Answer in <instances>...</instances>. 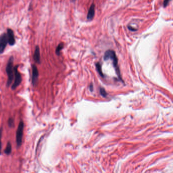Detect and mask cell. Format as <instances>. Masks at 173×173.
Instances as JSON below:
<instances>
[{
    "mask_svg": "<svg viewBox=\"0 0 173 173\" xmlns=\"http://www.w3.org/2000/svg\"><path fill=\"white\" fill-rule=\"evenodd\" d=\"M18 65H16L15 67H14V81L11 86L12 90H15L21 84L22 82L21 75L18 70Z\"/></svg>",
    "mask_w": 173,
    "mask_h": 173,
    "instance_id": "obj_4",
    "label": "cell"
},
{
    "mask_svg": "<svg viewBox=\"0 0 173 173\" xmlns=\"http://www.w3.org/2000/svg\"><path fill=\"white\" fill-rule=\"evenodd\" d=\"M7 35L9 45L10 46H14L16 43V40L13 31L10 28L7 29Z\"/></svg>",
    "mask_w": 173,
    "mask_h": 173,
    "instance_id": "obj_7",
    "label": "cell"
},
{
    "mask_svg": "<svg viewBox=\"0 0 173 173\" xmlns=\"http://www.w3.org/2000/svg\"><path fill=\"white\" fill-rule=\"evenodd\" d=\"M23 129L24 123L22 121H20L19 123V125L16 134V141L17 147H20L22 144Z\"/></svg>",
    "mask_w": 173,
    "mask_h": 173,
    "instance_id": "obj_3",
    "label": "cell"
},
{
    "mask_svg": "<svg viewBox=\"0 0 173 173\" xmlns=\"http://www.w3.org/2000/svg\"><path fill=\"white\" fill-rule=\"evenodd\" d=\"M104 59L105 61L108 60H111L113 61V66L114 67V68L115 69L116 72L117 74V75L119 78H120V71L118 65V60L117 58V56L116 55L115 52L114 51L112 50H108L106 51L105 53V55L104 57Z\"/></svg>",
    "mask_w": 173,
    "mask_h": 173,
    "instance_id": "obj_2",
    "label": "cell"
},
{
    "mask_svg": "<svg viewBox=\"0 0 173 173\" xmlns=\"http://www.w3.org/2000/svg\"><path fill=\"white\" fill-rule=\"evenodd\" d=\"M8 43L7 33H3L0 35V54L4 53Z\"/></svg>",
    "mask_w": 173,
    "mask_h": 173,
    "instance_id": "obj_5",
    "label": "cell"
},
{
    "mask_svg": "<svg viewBox=\"0 0 173 173\" xmlns=\"http://www.w3.org/2000/svg\"><path fill=\"white\" fill-rule=\"evenodd\" d=\"M64 43L63 42L60 43L57 46L56 48V50H55V53L57 55H60V53L61 50L62 49L64 48Z\"/></svg>",
    "mask_w": 173,
    "mask_h": 173,
    "instance_id": "obj_11",
    "label": "cell"
},
{
    "mask_svg": "<svg viewBox=\"0 0 173 173\" xmlns=\"http://www.w3.org/2000/svg\"><path fill=\"white\" fill-rule=\"evenodd\" d=\"M169 2V0H164L163 2V7H166Z\"/></svg>",
    "mask_w": 173,
    "mask_h": 173,
    "instance_id": "obj_16",
    "label": "cell"
},
{
    "mask_svg": "<svg viewBox=\"0 0 173 173\" xmlns=\"http://www.w3.org/2000/svg\"><path fill=\"white\" fill-rule=\"evenodd\" d=\"M32 83L33 86H35L38 82L39 77V71L37 66L35 65H32Z\"/></svg>",
    "mask_w": 173,
    "mask_h": 173,
    "instance_id": "obj_6",
    "label": "cell"
},
{
    "mask_svg": "<svg viewBox=\"0 0 173 173\" xmlns=\"http://www.w3.org/2000/svg\"><path fill=\"white\" fill-rule=\"evenodd\" d=\"M75 1H76V0H72V2H75Z\"/></svg>",
    "mask_w": 173,
    "mask_h": 173,
    "instance_id": "obj_18",
    "label": "cell"
},
{
    "mask_svg": "<svg viewBox=\"0 0 173 173\" xmlns=\"http://www.w3.org/2000/svg\"><path fill=\"white\" fill-rule=\"evenodd\" d=\"M33 59L34 61L38 64H41V59H40V48L38 45H36L35 48V50L33 55Z\"/></svg>",
    "mask_w": 173,
    "mask_h": 173,
    "instance_id": "obj_8",
    "label": "cell"
},
{
    "mask_svg": "<svg viewBox=\"0 0 173 173\" xmlns=\"http://www.w3.org/2000/svg\"><path fill=\"white\" fill-rule=\"evenodd\" d=\"M96 69H97V71L98 72V73H99L100 74V75L102 76V77H103V74L102 73V67H101V64L99 63H97L96 64Z\"/></svg>",
    "mask_w": 173,
    "mask_h": 173,
    "instance_id": "obj_12",
    "label": "cell"
},
{
    "mask_svg": "<svg viewBox=\"0 0 173 173\" xmlns=\"http://www.w3.org/2000/svg\"><path fill=\"white\" fill-rule=\"evenodd\" d=\"M2 128H0V155H1V150H2Z\"/></svg>",
    "mask_w": 173,
    "mask_h": 173,
    "instance_id": "obj_14",
    "label": "cell"
},
{
    "mask_svg": "<svg viewBox=\"0 0 173 173\" xmlns=\"http://www.w3.org/2000/svg\"><path fill=\"white\" fill-rule=\"evenodd\" d=\"M100 93H101V94L102 95H103V96H106L107 95V92H106L105 90L103 88H100Z\"/></svg>",
    "mask_w": 173,
    "mask_h": 173,
    "instance_id": "obj_15",
    "label": "cell"
},
{
    "mask_svg": "<svg viewBox=\"0 0 173 173\" xmlns=\"http://www.w3.org/2000/svg\"><path fill=\"white\" fill-rule=\"evenodd\" d=\"M128 29H129V30L130 31H132V32H135V31H137V30H136V29L133 28L132 26H129L128 27Z\"/></svg>",
    "mask_w": 173,
    "mask_h": 173,
    "instance_id": "obj_17",
    "label": "cell"
},
{
    "mask_svg": "<svg viewBox=\"0 0 173 173\" xmlns=\"http://www.w3.org/2000/svg\"><path fill=\"white\" fill-rule=\"evenodd\" d=\"M12 152V145L10 142H8L6 149L4 150V153L7 155H9Z\"/></svg>",
    "mask_w": 173,
    "mask_h": 173,
    "instance_id": "obj_10",
    "label": "cell"
},
{
    "mask_svg": "<svg viewBox=\"0 0 173 173\" xmlns=\"http://www.w3.org/2000/svg\"><path fill=\"white\" fill-rule=\"evenodd\" d=\"M8 126L10 128H12L14 127V120L13 118L10 117L9 118L8 121Z\"/></svg>",
    "mask_w": 173,
    "mask_h": 173,
    "instance_id": "obj_13",
    "label": "cell"
},
{
    "mask_svg": "<svg viewBox=\"0 0 173 173\" xmlns=\"http://www.w3.org/2000/svg\"><path fill=\"white\" fill-rule=\"evenodd\" d=\"M13 63L14 57L13 56H11L8 60L6 67V72L8 76V80L6 85L8 87H9L11 85L14 78Z\"/></svg>",
    "mask_w": 173,
    "mask_h": 173,
    "instance_id": "obj_1",
    "label": "cell"
},
{
    "mask_svg": "<svg viewBox=\"0 0 173 173\" xmlns=\"http://www.w3.org/2000/svg\"><path fill=\"white\" fill-rule=\"evenodd\" d=\"M94 14H95V5H94V4H92L89 8L87 15V20L91 21V20H92L94 16Z\"/></svg>",
    "mask_w": 173,
    "mask_h": 173,
    "instance_id": "obj_9",
    "label": "cell"
}]
</instances>
